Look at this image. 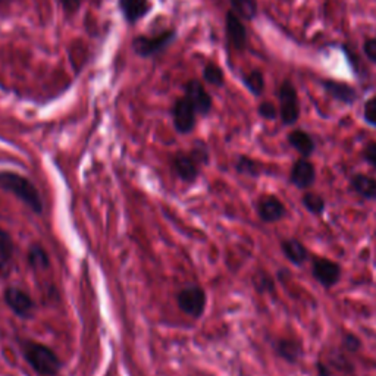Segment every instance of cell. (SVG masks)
I'll use <instances>...</instances> for the list:
<instances>
[{
  "instance_id": "20",
  "label": "cell",
  "mask_w": 376,
  "mask_h": 376,
  "mask_svg": "<svg viewBox=\"0 0 376 376\" xmlns=\"http://www.w3.org/2000/svg\"><path fill=\"white\" fill-rule=\"evenodd\" d=\"M323 87H325L328 95H331L336 100L347 103V105H352L356 100V90L348 84L338 81H323Z\"/></svg>"
},
{
  "instance_id": "33",
  "label": "cell",
  "mask_w": 376,
  "mask_h": 376,
  "mask_svg": "<svg viewBox=\"0 0 376 376\" xmlns=\"http://www.w3.org/2000/svg\"><path fill=\"white\" fill-rule=\"evenodd\" d=\"M60 5L67 15H74L81 6V0H60Z\"/></svg>"
},
{
  "instance_id": "11",
  "label": "cell",
  "mask_w": 376,
  "mask_h": 376,
  "mask_svg": "<svg viewBox=\"0 0 376 376\" xmlns=\"http://www.w3.org/2000/svg\"><path fill=\"white\" fill-rule=\"evenodd\" d=\"M316 181V170L315 165L307 161L306 158L298 159L290 172V183L300 188V190H307L309 187H312Z\"/></svg>"
},
{
  "instance_id": "22",
  "label": "cell",
  "mask_w": 376,
  "mask_h": 376,
  "mask_svg": "<svg viewBox=\"0 0 376 376\" xmlns=\"http://www.w3.org/2000/svg\"><path fill=\"white\" fill-rule=\"evenodd\" d=\"M302 203L303 207L309 212L315 216L322 215L327 209V202L323 199L320 194L318 193H312V191H306L302 196Z\"/></svg>"
},
{
  "instance_id": "14",
  "label": "cell",
  "mask_w": 376,
  "mask_h": 376,
  "mask_svg": "<svg viewBox=\"0 0 376 376\" xmlns=\"http://www.w3.org/2000/svg\"><path fill=\"white\" fill-rule=\"evenodd\" d=\"M281 250L284 256L295 266H303L309 257L306 245L298 238H285L281 241Z\"/></svg>"
},
{
  "instance_id": "16",
  "label": "cell",
  "mask_w": 376,
  "mask_h": 376,
  "mask_svg": "<svg viewBox=\"0 0 376 376\" xmlns=\"http://www.w3.org/2000/svg\"><path fill=\"white\" fill-rule=\"evenodd\" d=\"M274 348H275L277 356L287 363H290V365H294V363H297L303 357L302 344L291 338H279L274 344Z\"/></svg>"
},
{
  "instance_id": "27",
  "label": "cell",
  "mask_w": 376,
  "mask_h": 376,
  "mask_svg": "<svg viewBox=\"0 0 376 376\" xmlns=\"http://www.w3.org/2000/svg\"><path fill=\"white\" fill-rule=\"evenodd\" d=\"M203 79L206 83H209L212 85H216V87L224 85V72L215 63L206 65L203 70Z\"/></svg>"
},
{
  "instance_id": "26",
  "label": "cell",
  "mask_w": 376,
  "mask_h": 376,
  "mask_svg": "<svg viewBox=\"0 0 376 376\" xmlns=\"http://www.w3.org/2000/svg\"><path fill=\"white\" fill-rule=\"evenodd\" d=\"M243 80H244L245 87H247L253 95L256 96L262 95L265 88V80H263V74L261 71H252L249 75H245Z\"/></svg>"
},
{
  "instance_id": "19",
  "label": "cell",
  "mask_w": 376,
  "mask_h": 376,
  "mask_svg": "<svg viewBox=\"0 0 376 376\" xmlns=\"http://www.w3.org/2000/svg\"><path fill=\"white\" fill-rule=\"evenodd\" d=\"M288 142L293 149H295L303 158H309L316 149L313 138L302 129H294L288 134Z\"/></svg>"
},
{
  "instance_id": "35",
  "label": "cell",
  "mask_w": 376,
  "mask_h": 376,
  "mask_svg": "<svg viewBox=\"0 0 376 376\" xmlns=\"http://www.w3.org/2000/svg\"><path fill=\"white\" fill-rule=\"evenodd\" d=\"M316 375L318 376H332V370L329 369V366L325 365V363L318 361L316 363Z\"/></svg>"
},
{
  "instance_id": "5",
  "label": "cell",
  "mask_w": 376,
  "mask_h": 376,
  "mask_svg": "<svg viewBox=\"0 0 376 376\" xmlns=\"http://www.w3.org/2000/svg\"><path fill=\"white\" fill-rule=\"evenodd\" d=\"M3 300L18 318L30 319L34 316L35 303L27 291L18 287H8L3 293Z\"/></svg>"
},
{
  "instance_id": "24",
  "label": "cell",
  "mask_w": 376,
  "mask_h": 376,
  "mask_svg": "<svg viewBox=\"0 0 376 376\" xmlns=\"http://www.w3.org/2000/svg\"><path fill=\"white\" fill-rule=\"evenodd\" d=\"M253 285H254V290L259 294H275L277 293V285H275L274 278H272L265 270H259L257 274L253 277Z\"/></svg>"
},
{
  "instance_id": "29",
  "label": "cell",
  "mask_w": 376,
  "mask_h": 376,
  "mask_svg": "<svg viewBox=\"0 0 376 376\" xmlns=\"http://www.w3.org/2000/svg\"><path fill=\"white\" fill-rule=\"evenodd\" d=\"M361 156L365 159V162H368L370 166H373L376 170V141H370L365 146L361 152Z\"/></svg>"
},
{
  "instance_id": "10",
  "label": "cell",
  "mask_w": 376,
  "mask_h": 376,
  "mask_svg": "<svg viewBox=\"0 0 376 376\" xmlns=\"http://www.w3.org/2000/svg\"><path fill=\"white\" fill-rule=\"evenodd\" d=\"M256 209L259 218L266 224L279 222L287 215V209H285L284 203L277 196H272V194L259 199Z\"/></svg>"
},
{
  "instance_id": "4",
  "label": "cell",
  "mask_w": 376,
  "mask_h": 376,
  "mask_svg": "<svg viewBox=\"0 0 376 376\" xmlns=\"http://www.w3.org/2000/svg\"><path fill=\"white\" fill-rule=\"evenodd\" d=\"M175 37H177L175 30H165L154 37L138 35L133 40V49L141 58L156 56L166 47H170V44L175 40Z\"/></svg>"
},
{
  "instance_id": "34",
  "label": "cell",
  "mask_w": 376,
  "mask_h": 376,
  "mask_svg": "<svg viewBox=\"0 0 376 376\" xmlns=\"http://www.w3.org/2000/svg\"><path fill=\"white\" fill-rule=\"evenodd\" d=\"M365 54L372 62H376V40H368L365 43Z\"/></svg>"
},
{
  "instance_id": "6",
  "label": "cell",
  "mask_w": 376,
  "mask_h": 376,
  "mask_svg": "<svg viewBox=\"0 0 376 376\" xmlns=\"http://www.w3.org/2000/svg\"><path fill=\"white\" fill-rule=\"evenodd\" d=\"M341 266L327 257H315L312 262V275L316 282L327 290L341 281Z\"/></svg>"
},
{
  "instance_id": "2",
  "label": "cell",
  "mask_w": 376,
  "mask_h": 376,
  "mask_svg": "<svg viewBox=\"0 0 376 376\" xmlns=\"http://www.w3.org/2000/svg\"><path fill=\"white\" fill-rule=\"evenodd\" d=\"M21 353L30 368L40 376H56L62 368L59 356L46 344L33 340H22L19 343Z\"/></svg>"
},
{
  "instance_id": "15",
  "label": "cell",
  "mask_w": 376,
  "mask_h": 376,
  "mask_svg": "<svg viewBox=\"0 0 376 376\" xmlns=\"http://www.w3.org/2000/svg\"><path fill=\"white\" fill-rule=\"evenodd\" d=\"M15 256V243L9 232L0 228V272L8 275Z\"/></svg>"
},
{
  "instance_id": "3",
  "label": "cell",
  "mask_w": 376,
  "mask_h": 376,
  "mask_svg": "<svg viewBox=\"0 0 376 376\" xmlns=\"http://www.w3.org/2000/svg\"><path fill=\"white\" fill-rule=\"evenodd\" d=\"M207 297L206 291L199 285H190L177 294V304L183 313L190 318L199 319L206 310Z\"/></svg>"
},
{
  "instance_id": "25",
  "label": "cell",
  "mask_w": 376,
  "mask_h": 376,
  "mask_svg": "<svg viewBox=\"0 0 376 376\" xmlns=\"http://www.w3.org/2000/svg\"><path fill=\"white\" fill-rule=\"evenodd\" d=\"M232 9L244 19H253L257 14V5L254 0H231Z\"/></svg>"
},
{
  "instance_id": "21",
  "label": "cell",
  "mask_w": 376,
  "mask_h": 376,
  "mask_svg": "<svg viewBox=\"0 0 376 376\" xmlns=\"http://www.w3.org/2000/svg\"><path fill=\"white\" fill-rule=\"evenodd\" d=\"M28 265L37 270H46L50 268V257L40 244H33L28 249Z\"/></svg>"
},
{
  "instance_id": "1",
  "label": "cell",
  "mask_w": 376,
  "mask_h": 376,
  "mask_svg": "<svg viewBox=\"0 0 376 376\" xmlns=\"http://www.w3.org/2000/svg\"><path fill=\"white\" fill-rule=\"evenodd\" d=\"M0 188L10 193L12 196H15L35 215L43 213L44 204L40 191H38V188L28 178H25L17 172L2 171L0 172Z\"/></svg>"
},
{
  "instance_id": "12",
  "label": "cell",
  "mask_w": 376,
  "mask_h": 376,
  "mask_svg": "<svg viewBox=\"0 0 376 376\" xmlns=\"http://www.w3.org/2000/svg\"><path fill=\"white\" fill-rule=\"evenodd\" d=\"M186 97L190 100L193 108L196 109L197 115H207L212 109V97L206 92L202 83L193 80L188 81L184 87Z\"/></svg>"
},
{
  "instance_id": "36",
  "label": "cell",
  "mask_w": 376,
  "mask_h": 376,
  "mask_svg": "<svg viewBox=\"0 0 376 376\" xmlns=\"http://www.w3.org/2000/svg\"><path fill=\"white\" fill-rule=\"evenodd\" d=\"M9 0H0V5H6Z\"/></svg>"
},
{
  "instance_id": "17",
  "label": "cell",
  "mask_w": 376,
  "mask_h": 376,
  "mask_svg": "<svg viewBox=\"0 0 376 376\" xmlns=\"http://www.w3.org/2000/svg\"><path fill=\"white\" fill-rule=\"evenodd\" d=\"M120 8L126 22H137L150 10L149 0H120Z\"/></svg>"
},
{
  "instance_id": "28",
  "label": "cell",
  "mask_w": 376,
  "mask_h": 376,
  "mask_svg": "<svg viewBox=\"0 0 376 376\" xmlns=\"http://www.w3.org/2000/svg\"><path fill=\"white\" fill-rule=\"evenodd\" d=\"M343 348L348 353H357L361 348V340L354 334H345L343 336Z\"/></svg>"
},
{
  "instance_id": "31",
  "label": "cell",
  "mask_w": 376,
  "mask_h": 376,
  "mask_svg": "<svg viewBox=\"0 0 376 376\" xmlns=\"http://www.w3.org/2000/svg\"><path fill=\"white\" fill-rule=\"evenodd\" d=\"M259 115L265 120H275L277 118V108L269 101H263L259 106Z\"/></svg>"
},
{
  "instance_id": "18",
  "label": "cell",
  "mask_w": 376,
  "mask_h": 376,
  "mask_svg": "<svg viewBox=\"0 0 376 376\" xmlns=\"http://www.w3.org/2000/svg\"><path fill=\"white\" fill-rule=\"evenodd\" d=\"M350 187L365 200H376V179L365 175L356 174L350 179Z\"/></svg>"
},
{
  "instance_id": "9",
  "label": "cell",
  "mask_w": 376,
  "mask_h": 376,
  "mask_svg": "<svg viewBox=\"0 0 376 376\" xmlns=\"http://www.w3.org/2000/svg\"><path fill=\"white\" fill-rule=\"evenodd\" d=\"M200 166L202 165L193 156L191 152L190 153L178 152L172 156V170L175 175L187 184L196 183V179L199 178L200 174Z\"/></svg>"
},
{
  "instance_id": "32",
  "label": "cell",
  "mask_w": 376,
  "mask_h": 376,
  "mask_svg": "<svg viewBox=\"0 0 376 376\" xmlns=\"http://www.w3.org/2000/svg\"><path fill=\"white\" fill-rule=\"evenodd\" d=\"M365 120L376 128V99H370L365 105Z\"/></svg>"
},
{
  "instance_id": "23",
  "label": "cell",
  "mask_w": 376,
  "mask_h": 376,
  "mask_svg": "<svg viewBox=\"0 0 376 376\" xmlns=\"http://www.w3.org/2000/svg\"><path fill=\"white\" fill-rule=\"evenodd\" d=\"M236 171L241 175H245V177L257 178V177L262 175V165L252 158L240 156L236 162Z\"/></svg>"
},
{
  "instance_id": "8",
  "label": "cell",
  "mask_w": 376,
  "mask_h": 376,
  "mask_svg": "<svg viewBox=\"0 0 376 376\" xmlns=\"http://www.w3.org/2000/svg\"><path fill=\"white\" fill-rule=\"evenodd\" d=\"M197 112L193 108L190 100L184 96L179 97L172 108L174 126L179 134H190L196 126Z\"/></svg>"
},
{
  "instance_id": "13",
  "label": "cell",
  "mask_w": 376,
  "mask_h": 376,
  "mask_svg": "<svg viewBox=\"0 0 376 376\" xmlns=\"http://www.w3.org/2000/svg\"><path fill=\"white\" fill-rule=\"evenodd\" d=\"M225 24H227V35L231 46L237 50H243L245 44H247V31H245V27L241 22L240 17L234 10H229L225 18Z\"/></svg>"
},
{
  "instance_id": "7",
  "label": "cell",
  "mask_w": 376,
  "mask_h": 376,
  "mask_svg": "<svg viewBox=\"0 0 376 376\" xmlns=\"http://www.w3.org/2000/svg\"><path fill=\"white\" fill-rule=\"evenodd\" d=\"M281 100V120L284 125H294L300 116V105L294 85L290 81H285L279 88Z\"/></svg>"
},
{
  "instance_id": "30",
  "label": "cell",
  "mask_w": 376,
  "mask_h": 376,
  "mask_svg": "<svg viewBox=\"0 0 376 376\" xmlns=\"http://www.w3.org/2000/svg\"><path fill=\"white\" fill-rule=\"evenodd\" d=\"M191 154L197 159V162L200 165H206L207 162H209V152H207V147L200 141L197 142L196 146H194V149L191 150Z\"/></svg>"
}]
</instances>
